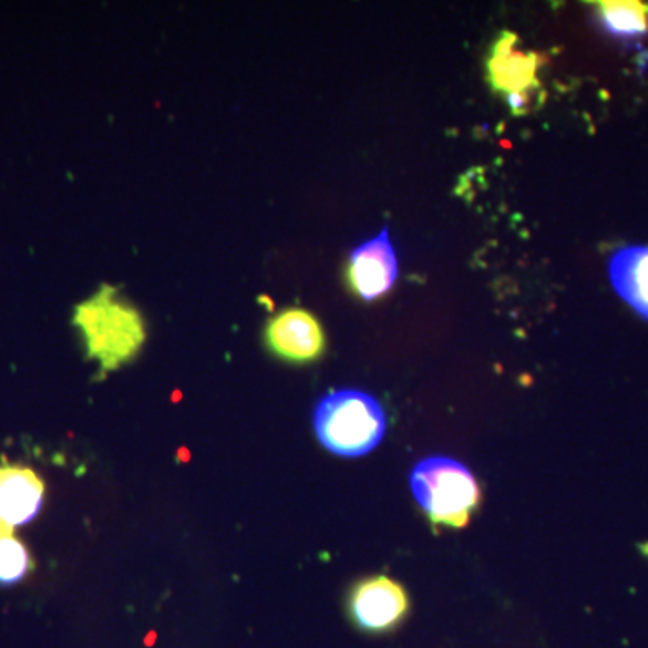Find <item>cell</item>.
<instances>
[{
	"instance_id": "6da1fadb",
	"label": "cell",
	"mask_w": 648,
	"mask_h": 648,
	"mask_svg": "<svg viewBox=\"0 0 648 648\" xmlns=\"http://www.w3.org/2000/svg\"><path fill=\"white\" fill-rule=\"evenodd\" d=\"M72 325L82 333L86 357L96 360L103 373L120 370L134 359L146 339L140 310L112 285H101L96 294L80 302Z\"/></svg>"
},
{
	"instance_id": "7a4b0ae2",
	"label": "cell",
	"mask_w": 648,
	"mask_h": 648,
	"mask_svg": "<svg viewBox=\"0 0 648 648\" xmlns=\"http://www.w3.org/2000/svg\"><path fill=\"white\" fill-rule=\"evenodd\" d=\"M385 428L379 400L357 389L325 394L313 411L317 440L337 456H364L382 442Z\"/></svg>"
},
{
	"instance_id": "3957f363",
	"label": "cell",
	"mask_w": 648,
	"mask_h": 648,
	"mask_svg": "<svg viewBox=\"0 0 648 648\" xmlns=\"http://www.w3.org/2000/svg\"><path fill=\"white\" fill-rule=\"evenodd\" d=\"M411 490L434 528H465L481 504L475 475L452 457L420 461L411 472Z\"/></svg>"
},
{
	"instance_id": "277c9868",
	"label": "cell",
	"mask_w": 648,
	"mask_h": 648,
	"mask_svg": "<svg viewBox=\"0 0 648 648\" xmlns=\"http://www.w3.org/2000/svg\"><path fill=\"white\" fill-rule=\"evenodd\" d=\"M546 58L518 49V37L501 33L490 51L488 82L495 92L504 94L514 114H524L532 106L533 92L538 91V69ZM535 96V94H533Z\"/></svg>"
},
{
	"instance_id": "5b68a950",
	"label": "cell",
	"mask_w": 648,
	"mask_h": 648,
	"mask_svg": "<svg viewBox=\"0 0 648 648\" xmlns=\"http://www.w3.org/2000/svg\"><path fill=\"white\" fill-rule=\"evenodd\" d=\"M409 610L408 590L389 576H370L357 582L348 595V616L362 632H393L405 621Z\"/></svg>"
},
{
	"instance_id": "8992f818",
	"label": "cell",
	"mask_w": 648,
	"mask_h": 648,
	"mask_svg": "<svg viewBox=\"0 0 648 648\" xmlns=\"http://www.w3.org/2000/svg\"><path fill=\"white\" fill-rule=\"evenodd\" d=\"M265 342L274 356L290 364H310L327 350V336L317 317L302 308H287L270 319Z\"/></svg>"
},
{
	"instance_id": "52a82bcc",
	"label": "cell",
	"mask_w": 648,
	"mask_h": 648,
	"mask_svg": "<svg viewBox=\"0 0 648 648\" xmlns=\"http://www.w3.org/2000/svg\"><path fill=\"white\" fill-rule=\"evenodd\" d=\"M399 276V261L394 255L393 244L389 240V230L359 245L348 259L346 279L351 290L364 301H373L393 288Z\"/></svg>"
},
{
	"instance_id": "ba28073f",
	"label": "cell",
	"mask_w": 648,
	"mask_h": 648,
	"mask_svg": "<svg viewBox=\"0 0 648 648\" xmlns=\"http://www.w3.org/2000/svg\"><path fill=\"white\" fill-rule=\"evenodd\" d=\"M45 485L29 466L0 465V533L31 523L42 510Z\"/></svg>"
},
{
	"instance_id": "9c48e42d",
	"label": "cell",
	"mask_w": 648,
	"mask_h": 648,
	"mask_svg": "<svg viewBox=\"0 0 648 648\" xmlns=\"http://www.w3.org/2000/svg\"><path fill=\"white\" fill-rule=\"evenodd\" d=\"M610 284L634 312L648 321V247L630 245L609 259Z\"/></svg>"
},
{
	"instance_id": "30bf717a",
	"label": "cell",
	"mask_w": 648,
	"mask_h": 648,
	"mask_svg": "<svg viewBox=\"0 0 648 648\" xmlns=\"http://www.w3.org/2000/svg\"><path fill=\"white\" fill-rule=\"evenodd\" d=\"M601 28L618 39H638L648 33V4L636 0L596 2Z\"/></svg>"
},
{
	"instance_id": "8fae6325",
	"label": "cell",
	"mask_w": 648,
	"mask_h": 648,
	"mask_svg": "<svg viewBox=\"0 0 648 648\" xmlns=\"http://www.w3.org/2000/svg\"><path fill=\"white\" fill-rule=\"evenodd\" d=\"M33 567L28 547L13 533H0V587L17 586Z\"/></svg>"
}]
</instances>
